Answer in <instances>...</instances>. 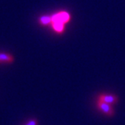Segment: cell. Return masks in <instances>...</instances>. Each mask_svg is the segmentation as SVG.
<instances>
[{"mask_svg": "<svg viewBox=\"0 0 125 125\" xmlns=\"http://www.w3.org/2000/svg\"><path fill=\"white\" fill-rule=\"evenodd\" d=\"M39 23L42 25H51L52 16H43L39 18Z\"/></svg>", "mask_w": 125, "mask_h": 125, "instance_id": "cell-6", "label": "cell"}, {"mask_svg": "<svg viewBox=\"0 0 125 125\" xmlns=\"http://www.w3.org/2000/svg\"><path fill=\"white\" fill-rule=\"evenodd\" d=\"M51 26L54 30L56 32H58V33H62V32H63V31L65 30L64 24L61 23V22L54 21V22H52Z\"/></svg>", "mask_w": 125, "mask_h": 125, "instance_id": "cell-5", "label": "cell"}, {"mask_svg": "<svg viewBox=\"0 0 125 125\" xmlns=\"http://www.w3.org/2000/svg\"><path fill=\"white\" fill-rule=\"evenodd\" d=\"M51 16H52V22L58 21V22H61V23L64 24L67 23L71 20V16L67 11H60L59 13L52 15Z\"/></svg>", "mask_w": 125, "mask_h": 125, "instance_id": "cell-1", "label": "cell"}, {"mask_svg": "<svg viewBox=\"0 0 125 125\" xmlns=\"http://www.w3.org/2000/svg\"><path fill=\"white\" fill-rule=\"evenodd\" d=\"M26 125H37V120H31V121H29Z\"/></svg>", "mask_w": 125, "mask_h": 125, "instance_id": "cell-7", "label": "cell"}, {"mask_svg": "<svg viewBox=\"0 0 125 125\" xmlns=\"http://www.w3.org/2000/svg\"><path fill=\"white\" fill-rule=\"evenodd\" d=\"M98 101L106 102L107 104L112 105L118 102V97L115 95H107V94H100L98 96Z\"/></svg>", "mask_w": 125, "mask_h": 125, "instance_id": "cell-3", "label": "cell"}, {"mask_svg": "<svg viewBox=\"0 0 125 125\" xmlns=\"http://www.w3.org/2000/svg\"><path fill=\"white\" fill-rule=\"evenodd\" d=\"M13 62V55L7 53H0V63H11Z\"/></svg>", "mask_w": 125, "mask_h": 125, "instance_id": "cell-4", "label": "cell"}, {"mask_svg": "<svg viewBox=\"0 0 125 125\" xmlns=\"http://www.w3.org/2000/svg\"><path fill=\"white\" fill-rule=\"evenodd\" d=\"M97 107L101 110V111L106 115L108 116H112L114 115V110L112 108L111 105L110 104H107L106 102H100V101H97Z\"/></svg>", "mask_w": 125, "mask_h": 125, "instance_id": "cell-2", "label": "cell"}]
</instances>
